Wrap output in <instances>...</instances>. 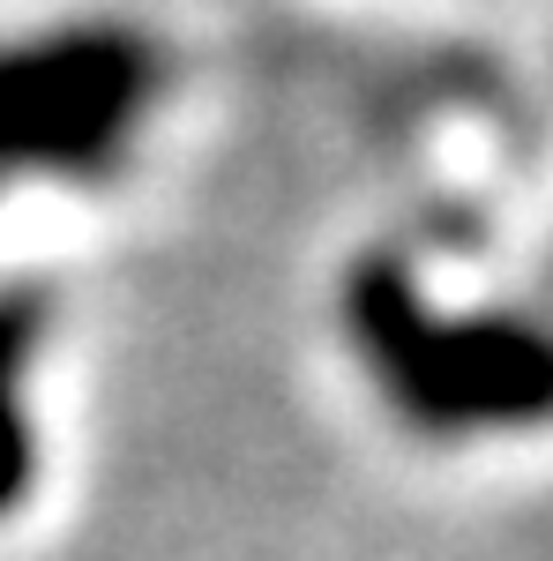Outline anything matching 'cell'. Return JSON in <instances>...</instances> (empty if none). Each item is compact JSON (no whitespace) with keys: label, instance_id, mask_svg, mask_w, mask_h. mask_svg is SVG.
<instances>
[{"label":"cell","instance_id":"3","mask_svg":"<svg viewBox=\"0 0 553 561\" xmlns=\"http://www.w3.org/2000/svg\"><path fill=\"white\" fill-rule=\"evenodd\" d=\"M45 337V293L38 285H8L0 293V510L23 494L31 479V420H23V375Z\"/></svg>","mask_w":553,"mask_h":561},{"label":"cell","instance_id":"1","mask_svg":"<svg viewBox=\"0 0 553 561\" xmlns=\"http://www.w3.org/2000/svg\"><path fill=\"white\" fill-rule=\"evenodd\" d=\"M165 83V45L120 15L0 38V187L120 173Z\"/></svg>","mask_w":553,"mask_h":561},{"label":"cell","instance_id":"2","mask_svg":"<svg viewBox=\"0 0 553 561\" xmlns=\"http://www.w3.org/2000/svg\"><path fill=\"white\" fill-rule=\"evenodd\" d=\"M344 322L382 389L419 427H502V420H531L546 397V345L531 322H494V314L449 322L426 307L419 277L389 255L352 270Z\"/></svg>","mask_w":553,"mask_h":561}]
</instances>
